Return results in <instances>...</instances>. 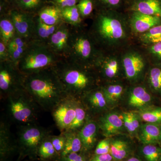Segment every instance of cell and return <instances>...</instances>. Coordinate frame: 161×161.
<instances>
[{"label":"cell","instance_id":"f546056e","mask_svg":"<svg viewBox=\"0 0 161 161\" xmlns=\"http://www.w3.org/2000/svg\"><path fill=\"white\" fill-rule=\"evenodd\" d=\"M123 89L119 85H112L103 90L104 95L108 103H113L118 100L122 94Z\"/></svg>","mask_w":161,"mask_h":161},{"label":"cell","instance_id":"8d00e7d4","mask_svg":"<svg viewBox=\"0 0 161 161\" xmlns=\"http://www.w3.org/2000/svg\"><path fill=\"white\" fill-rule=\"evenodd\" d=\"M150 81L151 85L155 90L161 89V69L158 68L150 71Z\"/></svg>","mask_w":161,"mask_h":161},{"label":"cell","instance_id":"ffe728a7","mask_svg":"<svg viewBox=\"0 0 161 161\" xmlns=\"http://www.w3.org/2000/svg\"><path fill=\"white\" fill-rule=\"evenodd\" d=\"M16 34L14 25L8 13L1 14L0 18V40L8 45Z\"/></svg>","mask_w":161,"mask_h":161},{"label":"cell","instance_id":"1f68e13d","mask_svg":"<svg viewBox=\"0 0 161 161\" xmlns=\"http://www.w3.org/2000/svg\"><path fill=\"white\" fill-rule=\"evenodd\" d=\"M142 153L148 161H158L161 155V151L154 145L149 144L144 146Z\"/></svg>","mask_w":161,"mask_h":161},{"label":"cell","instance_id":"681fc988","mask_svg":"<svg viewBox=\"0 0 161 161\" xmlns=\"http://www.w3.org/2000/svg\"><path fill=\"white\" fill-rule=\"evenodd\" d=\"M127 161H142L139 159L136 158L135 157H132L130 159L128 160Z\"/></svg>","mask_w":161,"mask_h":161},{"label":"cell","instance_id":"484cf974","mask_svg":"<svg viewBox=\"0 0 161 161\" xmlns=\"http://www.w3.org/2000/svg\"><path fill=\"white\" fill-rule=\"evenodd\" d=\"M129 153V147L126 142L122 140H115L111 143L110 153L115 160H121L126 158Z\"/></svg>","mask_w":161,"mask_h":161},{"label":"cell","instance_id":"30bf717a","mask_svg":"<svg viewBox=\"0 0 161 161\" xmlns=\"http://www.w3.org/2000/svg\"><path fill=\"white\" fill-rule=\"evenodd\" d=\"M97 33L106 40H116L123 37L125 32L121 23L118 20L101 15L96 24Z\"/></svg>","mask_w":161,"mask_h":161},{"label":"cell","instance_id":"5bb4252c","mask_svg":"<svg viewBox=\"0 0 161 161\" xmlns=\"http://www.w3.org/2000/svg\"><path fill=\"white\" fill-rule=\"evenodd\" d=\"M160 19L156 16L149 15L136 11L132 19V28L137 32L148 31L160 22Z\"/></svg>","mask_w":161,"mask_h":161},{"label":"cell","instance_id":"cb8c5ba5","mask_svg":"<svg viewBox=\"0 0 161 161\" xmlns=\"http://www.w3.org/2000/svg\"><path fill=\"white\" fill-rule=\"evenodd\" d=\"M87 103L92 109H103L107 105V100L103 92L99 91H91L85 95Z\"/></svg>","mask_w":161,"mask_h":161},{"label":"cell","instance_id":"7bdbcfd3","mask_svg":"<svg viewBox=\"0 0 161 161\" xmlns=\"http://www.w3.org/2000/svg\"><path fill=\"white\" fill-rule=\"evenodd\" d=\"M9 60L7 45L0 40V62Z\"/></svg>","mask_w":161,"mask_h":161},{"label":"cell","instance_id":"9c48e42d","mask_svg":"<svg viewBox=\"0 0 161 161\" xmlns=\"http://www.w3.org/2000/svg\"><path fill=\"white\" fill-rule=\"evenodd\" d=\"M8 13L14 25L17 34L29 41L33 40L36 15L27 13L17 8L11 9Z\"/></svg>","mask_w":161,"mask_h":161},{"label":"cell","instance_id":"74e56055","mask_svg":"<svg viewBox=\"0 0 161 161\" xmlns=\"http://www.w3.org/2000/svg\"><path fill=\"white\" fill-rule=\"evenodd\" d=\"M118 64L115 60H112L106 64L104 67V73L108 78H112L116 75L118 72Z\"/></svg>","mask_w":161,"mask_h":161},{"label":"cell","instance_id":"5b68a950","mask_svg":"<svg viewBox=\"0 0 161 161\" xmlns=\"http://www.w3.org/2000/svg\"><path fill=\"white\" fill-rule=\"evenodd\" d=\"M92 41L80 32L78 26L71 25L66 60L83 66L89 65L94 55Z\"/></svg>","mask_w":161,"mask_h":161},{"label":"cell","instance_id":"f6af8a7d","mask_svg":"<svg viewBox=\"0 0 161 161\" xmlns=\"http://www.w3.org/2000/svg\"><path fill=\"white\" fill-rule=\"evenodd\" d=\"M113 158L110 153L101 155H95L91 161H112Z\"/></svg>","mask_w":161,"mask_h":161},{"label":"cell","instance_id":"8fae6325","mask_svg":"<svg viewBox=\"0 0 161 161\" xmlns=\"http://www.w3.org/2000/svg\"><path fill=\"white\" fill-rule=\"evenodd\" d=\"M70 29V25L63 22L46 43L52 51L62 59L66 58Z\"/></svg>","mask_w":161,"mask_h":161},{"label":"cell","instance_id":"8992f818","mask_svg":"<svg viewBox=\"0 0 161 161\" xmlns=\"http://www.w3.org/2000/svg\"><path fill=\"white\" fill-rule=\"evenodd\" d=\"M24 76L18 66L8 60L0 62V91L1 95H9L24 89Z\"/></svg>","mask_w":161,"mask_h":161},{"label":"cell","instance_id":"b9f144b4","mask_svg":"<svg viewBox=\"0 0 161 161\" xmlns=\"http://www.w3.org/2000/svg\"><path fill=\"white\" fill-rule=\"evenodd\" d=\"M124 125L126 128L127 130L130 133H133L136 131L132 125V121L130 118L129 112H125L123 114Z\"/></svg>","mask_w":161,"mask_h":161},{"label":"cell","instance_id":"4dcf8cb0","mask_svg":"<svg viewBox=\"0 0 161 161\" xmlns=\"http://www.w3.org/2000/svg\"><path fill=\"white\" fill-rule=\"evenodd\" d=\"M50 136L43 141L39 147L38 153L41 158H51L57 153L50 139Z\"/></svg>","mask_w":161,"mask_h":161},{"label":"cell","instance_id":"52a82bcc","mask_svg":"<svg viewBox=\"0 0 161 161\" xmlns=\"http://www.w3.org/2000/svg\"><path fill=\"white\" fill-rule=\"evenodd\" d=\"M45 128L36 123L19 125L18 141L22 148L31 153H38L43 141L50 136Z\"/></svg>","mask_w":161,"mask_h":161},{"label":"cell","instance_id":"603a6c76","mask_svg":"<svg viewBox=\"0 0 161 161\" xmlns=\"http://www.w3.org/2000/svg\"><path fill=\"white\" fill-rule=\"evenodd\" d=\"M151 101V96L145 89L139 86L134 88L130 94L129 104L136 108L146 105Z\"/></svg>","mask_w":161,"mask_h":161},{"label":"cell","instance_id":"7a4b0ae2","mask_svg":"<svg viewBox=\"0 0 161 161\" xmlns=\"http://www.w3.org/2000/svg\"><path fill=\"white\" fill-rule=\"evenodd\" d=\"M63 59L52 52L45 42L32 40L28 43L18 66L23 75H27L53 67Z\"/></svg>","mask_w":161,"mask_h":161},{"label":"cell","instance_id":"4316f807","mask_svg":"<svg viewBox=\"0 0 161 161\" xmlns=\"http://www.w3.org/2000/svg\"><path fill=\"white\" fill-rule=\"evenodd\" d=\"M61 16L64 23L72 26H78L81 23L80 14L77 6L60 9Z\"/></svg>","mask_w":161,"mask_h":161},{"label":"cell","instance_id":"3957f363","mask_svg":"<svg viewBox=\"0 0 161 161\" xmlns=\"http://www.w3.org/2000/svg\"><path fill=\"white\" fill-rule=\"evenodd\" d=\"M83 66L63 59L53 67L69 96L78 98L92 83V78L82 69Z\"/></svg>","mask_w":161,"mask_h":161},{"label":"cell","instance_id":"ba28073f","mask_svg":"<svg viewBox=\"0 0 161 161\" xmlns=\"http://www.w3.org/2000/svg\"><path fill=\"white\" fill-rule=\"evenodd\" d=\"M77 98L68 96L51 112L55 123L61 132L69 130L74 121Z\"/></svg>","mask_w":161,"mask_h":161},{"label":"cell","instance_id":"7402d4cb","mask_svg":"<svg viewBox=\"0 0 161 161\" xmlns=\"http://www.w3.org/2000/svg\"><path fill=\"white\" fill-rule=\"evenodd\" d=\"M136 11L161 17V4L158 0H141L135 6Z\"/></svg>","mask_w":161,"mask_h":161},{"label":"cell","instance_id":"d6986e66","mask_svg":"<svg viewBox=\"0 0 161 161\" xmlns=\"http://www.w3.org/2000/svg\"><path fill=\"white\" fill-rule=\"evenodd\" d=\"M35 31L34 39L47 43L49 38L55 32L60 24L58 25H48L43 23L37 15L35 16Z\"/></svg>","mask_w":161,"mask_h":161},{"label":"cell","instance_id":"277c9868","mask_svg":"<svg viewBox=\"0 0 161 161\" xmlns=\"http://www.w3.org/2000/svg\"><path fill=\"white\" fill-rule=\"evenodd\" d=\"M6 98L7 112L12 120L19 125L36 123L40 108L25 89Z\"/></svg>","mask_w":161,"mask_h":161},{"label":"cell","instance_id":"7c38bea8","mask_svg":"<svg viewBox=\"0 0 161 161\" xmlns=\"http://www.w3.org/2000/svg\"><path fill=\"white\" fill-rule=\"evenodd\" d=\"M123 125V115L112 113L101 118L99 126L104 135L110 136L120 132Z\"/></svg>","mask_w":161,"mask_h":161},{"label":"cell","instance_id":"f1b7e54d","mask_svg":"<svg viewBox=\"0 0 161 161\" xmlns=\"http://www.w3.org/2000/svg\"><path fill=\"white\" fill-rule=\"evenodd\" d=\"M140 114L142 119L148 123L161 122V108L146 109L142 111Z\"/></svg>","mask_w":161,"mask_h":161},{"label":"cell","instance_id":"f907efd6","mask_svg":"<svg viewBox=\"0 0 161 161\" xmlns=\"http://www.w3.org/2000/svg\"><path fill=\"white\" fill-rule=\"evenodd\" d=\"M5 1L6 2H8V3H10V4L14 5L15 3L17 0H5Z\"/></svg>","mask_w":161,"mask_h":161},{"label":"cell","instance_id":"ab89813d","mask_svg":"<svg viewBox=\"0 0 161 161\" xmlns=\"http://www.w3.org/2000/svg\"><path fill=\"white\" fill-rule=\"evenodd\" d=\"M110 141L108 139H104L101 141L97 145L95 150V155H101L110 153Z\"/></svg>","mask_w":161,"mask_h":161},{"label":"cell","instance_id":"6da1fadb","mask_svg":"<svg viewBox=\"0 0 161 161\" xmlns=\"http://www.w3.org/2000/svg\"><path fill=\"white\" fill-rule=\"evenodd\" d=\"M23 87L40 108L52 112L67 94L53 67L25 75Z\"/></svg>","mask_w":161,"mask_h":161},{"label":"cell","instance_id":"f35d334b","mask_svg":"<svg viewBox=\"0 0 161 161\" xmlns=\"http://www.w3.org/2000/svg\"><path fill=\"white\" fill-rule=\"evenodd\" d=\"M29 40H26L16 34L14 37L8 43L7 46L11 47H25L28 45Z\"/></svg>","mask_w":161,"mask_h":161},{"label":"cell","instance_id":"2e32d148","mask_svg":"<svg viewBox=\"0 0 161 161\" xmlns=\"http://www.w3.org/2000/svg\"><path fill=\"white\" fill-rule=\"evenodd\" d=\"M9 125L6 121H1L0 145L1 158H4L9 154L14 148L13 143V136Z\"/></svg>","mask_w":161,"mask_h":161},{"label":"cell","instance_id":"83f0119b","mask_svg":"<svg viewBox=\"0 0 161 161\" xmlns=\"http://www.w3.org/2000/svg\"><path fill=\"white\" fill-rule=\"evenodd\" d=\"M75 111V118L69 130L79 131V129L82 128L86 121V111L78 98H77Z\"/></svg>","mask_w":161,"mask_h":161},{"label":"cell","instance_id":"d4e9b609","mask_svg":"<svg viewBox=\"0 0 161 161\" xmlns=\"http://www.w3.org/2000/svg\"><path fill=\"white\" fill-rule=\"evenodd\" d=\"M45 0H17L14 6L22 11L37 15L44 6Z\"/></svg>","mask_w":161,"mask_h":161},{"label":"cell","instance_id":"bcb514c9","mask_svg":"<svg viewBox=\"0 0 161 161\" xmlns=\"http://www.w3.org/2000/svg\"><path fill=\"white\" fill-rule=\"evenodd\" d=\"M130 113V118L132 121V125L135 128L136 130H137L140 125L139 121L137 115L132 112H129Z\"/></svg>","mask_w":161,"mask_h":161},{"label":"cell","instance_id":"d590c367","mask_svg":"<svg viewBox=\"0 0 161 161\" xmlns=\"http://www.w3.org/2000/svg\"><path fill=\"white\" fill-rule=\"evenodd\" d=\"M80 15L86 17L91 14L93 9L92 0H80L77 5Z\"/></svg>","mask_w":161,"mask_h":161},{"label":"cell","instance_id":"ee69618b","mask_svg":"<svg viewBox=\"0 0 161 161\" xmlns=\"http://www.w3.org/2000/svg\"><path fill=\"white\" fill-rule=\"evenodd\" d=\"M62 158L63 161H85L83 157L78 153H69Z\"/></svg>","mask_w":161,"mask_h":161},{"label":"cell","instance_id":"c3c4849f","mask_svg":"<svg viewBox=\"0 0 161 161\" xmlns=\"http://www.w3.org/2000/svg\"><path fill=\"white\" fill-rule=\"evenodd\" d=\"M101 1L105 3H106L108 5L115 6H117L119 4L120 0H101Z\"/></svg>","mask_w":161,"mask_h":161},{"label":"cell","instance_id":"836d02e7","mask_svg":"<svg viewBox=\"0 0 161 161\" xmlns=\"http://www.w3.org/2000/svg\"><path fill=\"white\" fill-rule=\"evenodd\" d=\"M50 139L54 147L56 153H60L61 155L64 150L66 143V137L65 136L63 132H61L60 135L50 136Z\"/></svg>","mask_w":161,"mask_h":161},{"label":"cell","instance_id":"d6a6232c","mask_svg":"<svg viewBox=\"0 0 161 161\" xmlns=\"http://www.w3.org/2000/svg\"><path fill=\"white\" fill-rule=\"evenodd\" d=\"M143 39L146 42L157 43L161 41V25L152 27L144 34Z\"/></svg>","mask_w":161,"mask_h":161},{"label":"cell","instance_id":"7dc6e473","mask_svg":"<svg viewBox=\"0 0 161 161\" xmlns=\"http://www.w3.org/2000/svg\"><path fill=\"white\" fill-rule=\"evenodd\" d=\"M151 51L153 53L161 57V41L155 43L151 47Z\"/></svg>","mask_w":161,"mask_h":161},{"label":"cell","instance_id":"e575fe53","mask_svg":"<svg viewBox=\"0 0 161 161\" xmlns=\"http://www.w3.org/2000/svg\"><path fill=\"white\" fill-rule=\"evenodd\" d=\"M27 47V46H26ZM26 47H8V55H9V60L18 66L19 61L22 58L26 50Z\"/></svg>","mask_w":161,"mask_h":161},{"label":"cell","instance_id":"9a60e30c","mask_svg":"<svg viewBox=\"0 0 161 161\" xmlns=\"http://www.w3.org/2000/svg\"><path fill=\"white\" fill-rule=\"evenodd\" d=\"M123 64L127 78H135L141 73L144 67L143 60L136 54L128 55L123 60Z\"/></svg>","mask_w":161,"mask_h":161},{"label":"cell","instance_id":"60d3db41","mask_svg":"<svg viewBox=\"0 0 161 161\" xmlns=\"http://www.w3.org/2000/svg\"><path fill=\"white\" fill-rule=\"evenodd\" d=\"M54 5L60 9L77 6L78 0H52Z\"/></svg>","mask_w":161,"mask_h":161},{"label":"cell","instance_id":"e0dca14e","mask_svg":"<svg viewBox=\"0 0 161 161\" xmlns=\"http://www.w3.org/2000/svg\"><path fill=\"white\" fill-rule=\"evenodd\" d=\"M40 19L48 25H58L63 23L60 8L53 5L45 6L38 13Z\"/></svg>","mask_w":161,"mask_h":161},{"label":"cell","instance_id":"4fadbf2b","mask_svg":"<svg viewBox=\"0 0 161 161\" xmlns=\"http://www.w3.org/2000/svg\"><path fill=\"white\" fill-rule=\"evenodd\" d=\"M98 125L92 120L86 119L84 125L79 131V135L82 148L89 150L95 146L97 138Z\"/></svg>","mask_w":161,"mask_h":161},{"label":"cell","instance_id":"44dd1931","mask_svg":"<svg viewBox=\"0 0 161 161\" xmlns=\"http://www.w3.org/2000/svg\"><path fill=\"white\" fill-rule=\"evenodd\" d=\"M161 136L159 129L153 124H145L141 127L140 138L144 144L149 145L157 142Z\"/></svg>","mask_w":161,"mask_h":161},{"label":"cell","instance_id":"ac0fdd59","mask_svg":"<svg viewBox=\"0 0 161 161\" xmlns=\"http://www.w3.org/2000/svg\"><path fill=\"white\" fill-rule=\"evenodd\" d=\"M63 132L66 137L65 148L61 153L63 158L69 153H78L82 148V142L78 130H68Z\"/></svg>","mask_w":161,"mask_h":161}]
</instances>
